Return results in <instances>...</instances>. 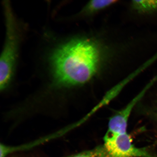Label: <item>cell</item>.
<instances>
[{
    "label": "cell",
    "instance_id": "6da1fadb",
    "mask_svg": "<svg viewBox=\"0 0 157 157\" xmlns=\"http://www.w3.org/2000/svg\"><path fill=\"white\" fill-rule=\"evenodd\" d=\"M99 50L87 39H72L57 48L50 58L54 83L59 87L85 84L97 72Z\"/></svg>",
    "mask_w": 157,
    "mask_h": 157
},
{
    "label": "cell",
    "instance_id": "7a4b0ae2",
    "mask_svg": "<svg viewBox=\"0 0 157 157\" xmlns=\"http://www.w3.org/2000/svg\"><path fill=\"white\" fill-rule=\"evenodd\" d=\"M6 19V35L0 60V89L8 86L12 78L16 63L20 41L18 25L10 4L4 3Z\"/></svg>",
    "mask_w": 157,
    "mask_h": 157
},
{
    "label": "cell",
    "instance_id": "3957f363",
    "mask_svg": "<svg viewBox=\"0 0 157 157\" xmlns=\"http://www.w3.org/2000/svg\"><path fill=\"white\" fill-rule=\"evenodd\" d=\"M104 141L103 146L109 157H155L146 149L135 147L127 132H107Z\"/></svg>",
    "mask_w": 157,
    "mask_h": 157
},
{
    "label": "cell",
    "instance_id": "277c9868",
    "mask_svg": "<svg viewBox=\"0 0 157 157\" xmlns=\"http://www.w3.org/2000/svg\"><path fill=\"white\" fill-rule=\"evenodd\" d=\"M132 6L140 13H151L157 11V1H134Z\"/></svg>",
    "mask_w": 157,
    "mask_h": 157
},
{
    "label": "cell",
    "instance_id": "5b68a950",
    "mask_svg": "<svg viewBox=\"0 0 157 157\" xmlns=\"http://www.w3.org/2000/svg\"><path fill=\"white\" fill-rule=\"evenodd\" d=\"M116 1H92L86 5L84 11L87 13H93L105 8L117 2Z\"/></svg>",
    "mask_w": 157,
    "mask_h": 157
},
{
    "label": "cell",
    "instance_id": "8992f818",
    "mask_svg": "<svg viewBox=\"0 0 157 157\" xmlns=\"http://www.w3.org/2000/svg\"><path fill=\"white\" fill-rule=\"evenodd\" d=\"M67 157H109L104 146H99Z\"/></svg>",
    "mask_w": 157,
    "mask_h": 157
}]
</instances>
